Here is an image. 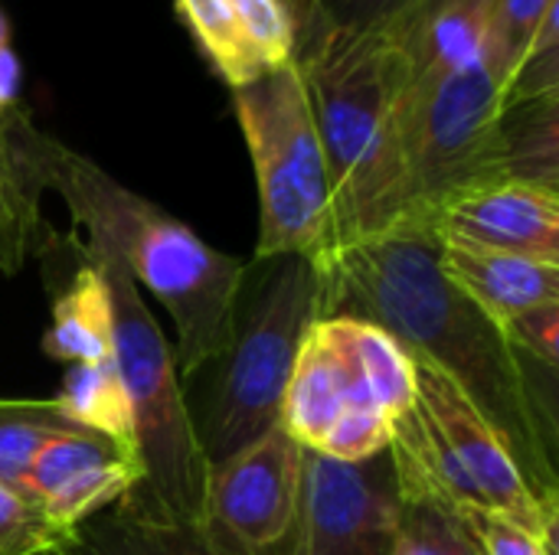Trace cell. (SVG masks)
<instances>
[{"mask_svg":"<svg viewBox=\"0 0 559 555\" xmlns=\"http://www.w3.org/2000/svg\"><path fill=\"white\" fill-rule=\"evenodd\" d=\"M321 317L324 285L314 262L301 255L246 262L226 350L180 379L206 468L278 429L292 366Z\"/></svg>","mask_w":559,"mask_h":555,"instance_id":"obj_3","label":"cell"},{"mask_svg":"<svg viewBox=\"0 0 559 555\" xmlns=\"http://www.w3.org/2000/svg\"><path fill=\"white\" fill-rule=\"evenodd\" d=\"M62 409L85 429L108 435L134 451L131 442V412L128 399L118 379L115 363H95V366H72L62 379V389L56 396Z\"/></svg>","mask_w":559,"mask_h":555,"instance_id":"obj_23","label":"cell"},{"mask_svg":"<svg viewBox=\"0 0 559 555\" xmlns=\"http://www.w3.org/2000/svg\"><path fill=\"white\" fill-rule=\"evenodd\" d=\"M321 20L331 29L350 36H386L393 33L423 0H314Z\"/></svg>","mask_w":559,"mask_h":555,"instance_id":"obj_29","label":"cell"},{"mask_svg":"<svg viewBox=\"0 0 559 555\" xmlns=\"http://www.w3.org/2000/svg\"><path fill=\"white\" fill-rule=\"evenodd\" d=\"M82 255L105 278L111 301L115 366L131 412L134 455L141 461V484L128 500L167 523L197 527L206 461L190 429L174 350L124 265L115 255L85 245Z\"/></svg>","mask_w":559,"mask_h":555,"instance_id":"obj_6","label":"cell"},{"mask_svg":"<svg viewBox=\"0 0 559 555\" xmlns=\"http://www.w3.org/2000/svg\"><path fill=\"white\" fill-rule=\"evenodd\" d=\"M233 108L259 183L255 255L334 252V186L298 65L233 88Z\"/></svg>","mask_w":559,"mask_h":555,"instance_id":"obj_7","label":"cell"},{"mask_svg":"<svg viewBox=\"0 0 559 555\" xmlns=\"http://www.w3.org/2000/svg\"><path fill=\"white\" fill-rule=\"evenodd\" d=\"M75 530L56 527L33 500L0 487V555H52Z\"/></svg>","mask_w":559,"mask_h":555,"instance_id":"obj_26","label":"cell"},{"mask_svg":"<svg viewBox=\"0 0 559 555\" xmlns=\"http://www.w3.org/2000/svg\"><path fill=\"white\" fill-rule=\"evenodd\" d=\"M400 484L390 448L367 461L305 451V487L295 555H393Z\"/></svg>","mask_w":559,"mask_h":555,"instance_id":"obj_10","label":"cell"},{"mask_svg":"<svg viewBox=\"0 0 559 555\" xmlns=\"http://www.w3.org/2000/svg\"><path fill=\"white\" fill-rule=\"evenodd\" d=\"M52 555H210L193 527L167 523L134 500L88 517L75 536Z\"/></svg>","mask_w":559,"mask_h":555,"instance_id":"obj_16","label":"cell"},{"mask_svg":"<svg viewBox=\"0 0 559 555\" xmlns=\"http://www.w3.org/2000/svg\"><path fill=\"white\" fill-rule=\"evenodd\" d=\"M354 409H380V406L373 402V396L364 383V373H360V366L347 347L344 321L341 317H321L305 334V343H301L298 360L292 366L278 425L305 451L318 455L324 448L328 435Z\"/></svg>","mask_w":559,"mask_h":555,"instance_id":"obj_13","label":"cell"},{"mask_svg":"<svg viewBox=\"0 0 559 555\" xmlns=\"http://www.w3.org/2000/svg\"><path fill=\"white\" fill-rule=\"evenodd\" d=\"M557 7L559 0H488V62L501 85L547 13Z\"/></svg>","mask_w":559,"mask_h":555,"instance_id":"obj_24","label":"cell"},{"mask_svg":"<svg viewBox=\"0 0 559 555\" xmlns=\"http://www.w3.org/2000/svg\"><path fill=\"white\" fill-rule=\"evenodd\" d=\"M400 484V530L393 555H481L452 507L416 474L396 468Z\"/></svg>","mask_w":559,"mask_h":555,"instance_id":"obj_20","label":"cell"},{"mask_svg":"<svg viewBox=\"0 0 559 555\" xmlns=\"http://www.w3.org/2000/svg\"><path fill=\"white\" fill-rule=\"evenodd\" d=\"M413 366L416 399L393 422V464L445 500L508 517L557 546V510L537 500L495 429L432 363L413 357Z\"/></svg>","mask_w":559,"mask_h":555,"instance_id":"obj_8","label":"cell"},{"mask_svg":"<svg viewBox=\"0 0 559 555\" xmlns=\"http://www.w3.org/2000/svg\"><path fill=\"white\" fill-rule=\"evenodd\" d=\"M318 272L324 317L370 321L409 357L449 376L504 442L537 500L557 510V373L527 360L504 327L442 275L432 229L341 245Z\"/></svg>","mask_w":559,"mask_h":555,"instance_id":"obj_1","label":"cell"},{"mask_svg":"<svg viewBox=\"0 0 559 555\" xmlns=\"http://www.w3.org/2000/svg\"><path fill=\"white\" fill-rule=\"evenodd\" d=\"M508 340L534 363L547 366L557 373L559 366V301L557 304H540L514 321L504 324Z\"/></svg>","mask_w":559,"mask_h":555,"instance_id":"obj_30","label":"cell"},{"mask_svg":"<svg viewBox=\"0 0 559 555\" xmlns=\"http://www.w3.org/2000/svg\"><path fill=\"white\" fill-rule=\"evenodd\" d=\"M242 20L252 56L262 72H275L295 62V23L282 0H233Z\"/></svg>","mask_w":559,"mask_h":555,"instance_id":"obj_27","label":"cell"},{"mask_svg":"<svg viewBox=\"0 0 559 555\" xmlns=\"http://www.w3.org/2000/svg\"><path fill=\"white\" fill-rule=\"evenodd\" d=\"M498 111L501 79L488 59L426 79L406 75L396 59L393 170L370 239L429 229L432 216L452 196L504 180L498 160Z\"/></svg>","mask_w":559,"mask_h":555,"instance_id":"obj_4","label":"cell"},{"mask_svg":"<svg viewBox=\"0 0 559 555\" xmlns=\"http://www.w3.org/2000/svg\"><path fill=\"white\" fill-rule=\"evenodd\" d=\"M79 265L62 285L52 288V324L43 334L46 357L72 366L115 363V334H111V301L105 278L75 245Z\"/></svg>","mask_w":559,"mask_h":555,"instance_id":"obj_15","label":"cell"},{"mask_svg":"<svg viewBox=\"0 0 559 555\" xmlns=\"http://www.w3.org/2000/svg\"><path fill=\"white\" fill-rule=\"evenodd\" d=\"M138 484V455L98 432L49 438L29 464V494L62 530H79L88 517L124 500Z\"/></svg>","mask_w":559,"mask_h":555,"instance_id":"obj_12","label":"cell"},{"mask_svg":"<svg viewBox=\"0 0 559 555\" xmlns=\"http://www.w3.org/2000/svg\"><path fill=\"white\" fill-rule=\"evenodd\" d=\"M498 160L504 180L559 190V95L501 105Z\"/></svg>","mask_w":559,"mask_h":555,"instance_id":"obj_17","label":"cell"},{"mask_svg":"<svg viewBox=\"0 0 559 555\" xmlns=\"http://www.w3.org/2000/svg\"><path fill=\"white\" fill-rule=\"evenodd\" d=\"M7 131L43 193L66 203L82 245L115 255L134 285H144L167 307L177 330V376L187 379L219 357L233 334L246 262L206 245L190 226L118 183L95 160L39 131L20 105L10 111Z\"/></svg>","mask_w":559,"mask_h":555,"instance_id":"obj_2","label":"cell"},{"mask_svg":"<svg viewBox=\"0 0 559 555\" xmlns=\"http://www.w3.org/2000/svg\"><path fill=\"white\" fill-rule=\"evenodd\" d=\"M442 245L508 252L559 265V190L495 180L452 196L429 222Z\"/></svg>","mask_w":559,"mask_h":555,"instance_id":"obj_11","label":"cell"},{"mask_svg":"<svg viewBox=\"0 0 559 555\" xmlns=\"http://www.w3.org/2000/svg\"><path fill=\"white\" fill-rule=\"evenodd\" d=\"M20 59L13 46H0V114L16 108L20 98Z\"/></svg>","mask_w":559,"mask_h":555,"instance_id":"obj_32","label":"cell"},{"mask_svg":"<svg viewBox=\"0 0 559 555\" xmlns=\"http://www.w3.org/2000/svg\"><path fill=\"white\" fill-rule=\"evenodd\" d=\"M0 46H10V26H7L3 13H0Z\"/></svg>","mask_w":559,"mask_h":555,"instance_id":"obj_34","label":"cell"},{"mask_svg":"<svg viewBox=\"0 0 559 555\" xmlns=\"http://www.w3.org/2000/svg\"><path fill=\"white\" fill-rule=\"evenodd\" d=\"M7 118H10V111H7V114H0V154L7 150Z\"/></svg>","mask_w":559,"mask_h":555,"instance_id":"obj_35","label":"cell"},{"mask_svg":"<svg viewBox=\"0 0 559 555\" xmlns=\"http://www.w3.org/2000/svg\"><path fill=\"white\" fill-rule=\"evenodd\" d=\"M301 487L305 448L278 425L206 468L193 530L210 555H295Z\"/></svg>","mask_w":559,"mask_h":555,"instance_id":"obj_9","label":"cell"},{"mask_svg":"<svg viewBox=\"0 0 559 555\" xmlns=\"http://www.w3.org/2000/svg\"><path fill=\"white\" fill-rule=\"evenodd\" d=\"M445 3H459V0H423V3L413 10V16H416V13H426V10H436V7H445ZM406 20H409V16H406ZM406 20H403V23H406Z\"/></svg>","mask_w":559,"mask_h":555,"instance_id":"obj_33","label":"cell"},{"mask_svg":"<svg viewBox=\"0 0 559 555\" xmlns=\"http://www.w3.org/2000/svg\"><path fill=\"white\" fill-rule=\"evenodd\" d=\"M75 432L92 429L79 425L59 399H0V487L33 500L29 464L36 451L49 438Z\"/></svg>","mask_w":559,"mask_h":555,"instance_id":"obj_18","label":"cell"},{"mask_svg":"<svg viewBox=\"0 0 559 555\" xmlns=\"http://www.w3.org/2000/svg\"><path fill=\"white\" fill-rule=\"evenodd\" d=\"M347 347L364 373V383L373 396V402L396 422L406 415V409L416 399V366L413 357L377 324L341 317Z\"/></svg>","mask_w":559,"mask_h":555,"instance_id":"obj_22","label":"cell"},{"mask_svg":"<svg viewBox=\"0 0 559 555\" xmlns=\"http://www.w3.org/2000/svg\"><path fill=\"white\" fill-rule=\"evenodd\" d=\"M174 10L190 29L203 59L229 88H239L265 75L259 59L252 56L233 0H174Z\"/></svg>","mask_w":559,"mask_h":555,"instance_id":"obj_21","label":"cell"},{"mask_svg":"<svg viewBox=\"0 0 559 555\" xmlns=\"http://www.w3.org/2000/svg\"><path fill=\"white\" fill-rule=\"evenodd\" d=\"M439 268L501 327L540 304L559 301V265L554 262L439 242Z\"/></svg>","mask_w":559,"mask_h":555,"instance_id":"obj_14","label":"cell"},{"mask_svg":"<svg viewBox=\"0 0 559 555\" xmlns=\"http://www.w3.org/2000/svg\"><path fill=\"white\" fill-rule=\"evenodd\" d=\"M295 65L334 186V249L370 239L393 170V46L328 29Z\"/></svg>","mask_w":559,"mask_h":555,"instance_id":"obj_5","label":"cell"},{"mask_svg":"<svg viewBox=\"0 0 559 555\" xmlns=\"http://www.w3.org/2000/svg\"><path fill=\"white\" fill-rule=\"evenodd\" d=\"M49 232L43 219V186L13 150L7 131V150L0 154V275H16Z\"/></svg>","mask_w":559,"mask_h":555,"instance_id":"obj_19","label":"cell"},{"mask_svg":"<svg viewBox=\"0 0 559 555\" xmlns=\"http://www.w3.org/2000/svg\"><path fill=\"white\" fill-rule=\"evenodd\" d=\"M282 3H285V10L292 13V23H295V59H298V56H305L331 26L321 20L314 0H282Z\"/></svg>","mask_w":559,"mask_h":555,"instance_id":"obj_31","label":"cell"},{"mask_svg":"<svg viewBox=\"0 0 559 555\" xmlns=\"http://www.w3.org/2000/svg\"><path fill=\"white\" fill-rule=\"evenodd\" d=\"M559 95V7L547 13L527 49L521 52L518 65L501 85V105L534 101Z\"/></svg>","mask_w":559,"mask_h":555,"instance_id":"obj_25","label":"cell"},{"mask_svg":"<svg viewBox=\"0 0 559 555\" xmlns=\"http://www.w3.org/2000/svg\"><path fill=\"white\" fill-rule=\"evenodd\" d=\"M445 504L452 507V514L459 517V523L465 527V533L472 536V543L478 546L481 555H554L557 550L554 543H547L544 536L524 530L521 523H514L508 517H498V514L472 507V504H455V500H445Z\"/></svg>","mask_w":559,"mask_h":555,"instance_id":"obj_28","label":"cell"}]
</instances>
